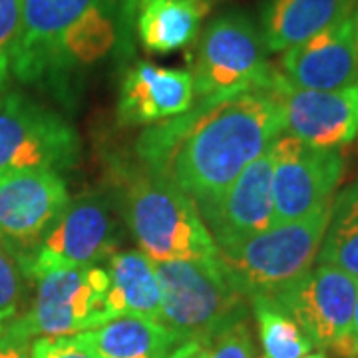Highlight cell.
Instances as JSON below:
<instances>
[{
	"label": "cell",
	"instance_id": "cell-1",
	"mask_svg": "<svg viewBox=\"0 0 358 358\" xmlns=\"http://www.w3.org/2000/svg\"><path fill=\"white\" fill-rule=\"evenodd\" d=\"M282 134L268 92H245L152 124L136 141L141 167L171 181L197 207L219 199Z\"/></svg>",
	"mask_w": 358,
	"mask_h": 358
},
{
	"label": "cell",
	"instance_id": "cell-2",
	"mask_svg": "<svg viewBox=\"0 0 358 358\" xmlns=\"http://www.w3.org/2000/svg\"><path fill=\"white\" fill-rule=\"evenodd\" d=\"M117 0H22L10 76L28 86H68L115 44Z\"/></svg>",
	"mask_w": 358,
	"mask_h": 358
},
{
	"label": "cell",
	"instance_id": "cell-3",
	"mask_svg": "<svg viewBox=\"0 0 358 358\" xmlns=\"http://www.w3.org/2000/svg\"><path fill=\"white\" fill-rule=\"evenodd\" d=\"M124 215L154 263L215 259L217 245L192 197L145 167L128 171Z\"/></svg>",
	"mask_w": 358,
	"mask_h": 358
},
{
	"label": "cell",
	"instance_id": "cell-4",
	"mask_svg": "<svg viewBox=\"0 0 358 358\" xmlns=\"http://www.w3.org/2000/svg\"><path fill=\"white\" fill-rule=\"evenodd\" d=\"M329 215L331 205L307 217L277 223L255 237L217 249L219 261L247 299L275 296L313 268Z\"/></svg>",
	"mask_w": 358,
	"mask_h": 358
},
{
	"label": "cell",
	"instance_id": "cell-5",
	"mask_svg": "<svg viewBox=\"0 0 358 358\" xmlns=\"http://www.w3.org/2000/svg\"><path fill=\"white\" fill-rule=\"evenodd\" d=\"M189 72L197 102H215L265 92L277 68L267 62V46L255 22L243 13H225L195 38Z\"/></svg>",
	"mask_w": 358,
	"mask_h": 358
},
{
	"label": "cell",
	"instance_id": "cell-6",
	"mask_svg": "<svg viewBox=\"0 0 358 358\" xmlns=\"http://www.w3.org/2000/svg\"><path fill=\"white\" fill-rule=\"evenodd\" d=\"M162 285V322L179 341L201 338L247 317V296L219 257L155 263Z\"/></svg>",
	"mask_w": 358,
	"mask_h": 358
},
{
	"label": "cell",
	"instance_id": "cell-7",
	"mask_svg": "<svg viewBox=\"0 0 358 358\" xmlns=\"http://www.w3.org/2000/svg\"><path fill=\"white\" fill-rule=\"evenodd\" d=\"M110 277L103 267L50 268L36 277V296L14 324L28 336H70L112 319Z\"/></svg>",
	"mask_w": 358,
	"mask_h": 358
},
{
	"label": "cell",
	"instance_id": "cell-8",
	"mask_svg": "<svg viewBox=\"0 0 358 358\" xmlns=\"http://www.w3.org/2000/svg\"><path fill=\"white\" fill-rule=\"evenodd\" d=\"M80 162V138L64 117L32 98L0 90V171L62 173Z\"/></svg>",
	"mask_w": 358,
	"mask_h": 358
},
{
	"label": "cell",
	"instance_id": "cell-9",
	"mask_svg": "<svg viewBox=\"0 0 358 358\" xmlns=\"http://www.w3.org/2000/svg\"><path fill=\"white\" fill-rule=\"evenodd\" d=\"M70 205L66 181L44 169L0 171V247L22 273Z\"/></svg>",
	"mask_w": 358,
	"mask_h": 358
},
{
	"label": "cell",
	"instance_id": "cell-10",
	"mask_svg": "<svg viewBox=\"0 0 358 358\" xmlns=\"http://www.w3.org/2000/svg\"><path fill=\"white\" fill-rule=\"evenodd\" d=\"M357 289L355 277L331 265H317L271 299L299 322L317 348L338 358H358L352 345Z\"/></svg>",
	"mask_w": 358,
	"mask_h": 358
},
{
	"label": "cell",
	"instance_id": "cell-11",
	"mask_svg": "<svg viewBox=\"0 0 358 358\" xmlns=\"http://www.w3.org/2000/svg\"><path fill=\"white\" fill-rule=\"evenodd\" d=\"M275 225L289 223L333 203L334 189L345 173L341 150H320L289 134L271 145Z\"/></svg>",
	"mask_w": 358,
	"mask_h": 358
},
{
	"label": "cell",
	"instance_id": "cell-12",
	"mask_svg": "<svg viewBox=\"0 0 358 358\" xmlns=\"http://www.w3.org/2000/svg\"><path fill=\"white\" fill-rule=\"evenodd\" d=\"M117 241V219L110 201L103 195H86L70 201L24 273L36 279L50 268L98 267L114 255Z\"/></svg>",
	"mask_w": 358,
	"mask_h": 358
},
{
	"label": "cell",
	"instance_id": "cell-13",
	"mask_svg": "<svg viewBox=\"0 0 358 358\" xmlns=\"http://www.w3.org/2000/svg\"><path fill=\"white\" fill-rule=\"evenodd\" d=\"M268 92L279 103L282 134L320 150H341L358 136V84L341 90H299L277 68Z\"/></svg>",
	"mask_w": 358,
	"mask_h": 358
},
{
	"label": "cell",
	"instance_id": "cell-14",
	"mask_svg": "<svg viewBox=\"0 0 358 358\" xmlns=\"http://www.w3.org/2000/svg\"><path fill=\"white\" fill-rule=\"evenodd\" d=\"M271 176L273 159L267 152L245 167L219 199L197 207L217 249L255 237L275 225Z\"/></svg>",
	"mask_w": 358,
	"mask_h": 358
},
{
	"label": "cell",
	"instance_id": "cell-15",
	"mask_svg": "<svg viewBox=\"0 0 358 358\" xmlns=\"http://www.w3.org/2000/svg\"><path fill=\"white\" fill-rule=\"evenodd\" d=\"M279 72L299 90L331 92L358 84V52L352 16L285 50Z\"/></svg>",
	"mask_w": 358,
	"mask_h": 358
},
{
	"label": "cell",
	"instance_id": "cell-16",
	"mask_svg": "<svg viewBox=\"0 0 358 358\" xmlns=\"http://www.w3.org/2000/svg\"><path fill=\"white\" fill-rule=\"evenodd\" d=\"M195 103L189 70L138 62L124 76L117 117L126 126H152L181 115Z\"/></svg>",
	"mask_w": 358,
	"mask_h": 358
},
{
	"label": "cell",
	"instance_id": "cell-17",
	"mask_svg": "<svg viewBox=\"0 0 358 358\" xmlns=\"http://www.w3.org/2000/svg\"><path fill=\"white\" fill-rule=\"evenodd\" d=\"M357 0H267L261 13L268 52H285L352 16Z\"/></svg>",
	"mask_w": 358,
	"mask_h": 358
},
{
	"label": "cell",
	"instance_id": "cell-18",
	"mask_svg": "<svg viewBox=\"0 0 358 358\" xmlns=\"http://www.w3.org/2000/svg\"><path fill=\"white\" fill-rule=\"evenodd\" d=\"M78 336L102 358H169L181 345L162 320L122 315Z\"/></svg>",
	"mask_w": 358,
	"mask_h": 358
},
{
	"label": "cell",
	"instance_id": "cell-19",
	"mask_svg": "<svg viewBox=\"0 0 358 358\" xmlns=\"http://www.w3.org/2000/svg\"><path fill=\"white\" fill-rule=\"evenodd\" d=\"M207 13V0H136L141 46L152 54H171L189 46Z\"/></svg>",
	"mask_w": 358,
	"mask_h": 358
},
{
	"label": "cell",
	"instance_id": "cell-20",
	"mask_svg": "<svg viewBox=\"0 0 358 358\" xmlns=\"http://www.w3.org/2000/svg\"><path fill=\"white\" fill-rule=\"evenodd\" d=\"M108 261V307L112 319L134 315L162 320V285L154 261L136 249L114 253Z\"/></svg>",
	"mask_w": 358,
	"mask_h": 358
},
{
	"label": "cell",
	"instance_id": "cell-21",
	"mask_svg": "<svg viewBox=\"0 0 358 358\" xmlns=\"http://www.w3.org/2000/svg\"><path fill=\"white\" fill-rule=\"evenodd\" d=\"M317 265H331L358 281V179L331 203Z\"/></svg>",
	"mask_w": 358,
	"mask_h": 358
},
{
	"label": "cell",
	"instance_id": "cell-22",
	"mask_svg": "<svg viewBox=\"0 0 358 358\" xmlns=\"http://www.w3.org/2000/svg\"><path fill=\"white\" fill-rule=\"evenodd\" d=\"M263 358H301L308 355L315 345L303 333L299 322L271 296H251Z\"/></svg>",
	"mask_w": 358,
	"mask_h": 358
},
{
	"label": "cell",
	"instance_id": "cell-23",
	"mask_svg": "<svg viewBox=\"0 0 358 358\" xmlns=\"http://www.w3.org/2000/svg\"><path fill=\"white\" fill-rule=\"evenodd\" d=\"M169 358H259L247 317L235 320L217 333L185 341Z\"/></svg>",
	"mask_w": 358,
	"mask_h": 358
},
{
	"label": "cell",
	"instance_id": "cell-24",
	"mask_svg": "<svg viewBox=\"0 0 358 358\" xmlns=\"http://www.w3.org/2000/svg\"><path fill=\"white\" fill-rule=\"evenodd\" d=\"M22 296V268L0 247V334L16 319Z\"/></svg>",
	"mask_w": 358,
	"mask_h": 358
},
{
	"label": "cell",
	"instance_id": "cell-25",
	"mask_svg": "<svg viewBox=\"0 0 358 358\" xmlns=\"http://www.w3.org/2000/svg\"><path fill=\"white\" fill-rule=\"evenodd\" d=\"M22 0H0V90L10 76V56L20 28Z\"/></svg>",
	"mask_w": 358,
	"mask_h": 358
},
{
	"label": "cell",
	"instance_id": "cell-26",
	"mask_svg": "<svg viewBox=\"0 0 358 358\" xmlns=\"http://www.w3.org/2000/svg\"><path fill=\"white\" fill-rule=\"evenodd\" d=\"M28 358H102L78 334L70 336H38L32 341Z\"/></svg>",
	"mask_w": 358,
	"mask_h": 358
},
{
	"label": "cell",
	"instance_id": "cell-27",
	"mask_svg": "<svg viewBox=\"0 0 358 358\" xmlns=\"http://www.w3.org/2000/svg\"><path fill=\"white\" fill-rule=\"evenodd\" d=\"M30 338L26 336L14 322L8 324V329L0 334V358H26Z\"/></svg>",
	"mask_w": 358,
	"mask_h": 358
},
{
	"label": "cell",
	"instance_id": "cell-28",
	"mask_svg": "<svg viewBox=\"0 0 358 358\" xmlns=\"http://www.w3.org/2000/svg\"><path fill=\"white\" fill-rule=\"evenodd\" d=\"M352 345L358 352V289H357V301H355V320H352Z\"/></svg>",
	"mask_w": 358,
	"mask_h": 358
},
{
	"label": "cell",
	"instance_id": "cell-29",
	"mask_svg": "<svg viewBox=\"0 0 358 358\" xmlns=\"http://www.w3.org/2000/svg\"><path fill=\"white\" fill-rule=\"evenodd\" d=\"M352 20H355V36H357V52H358V8L355 16H352Z\"/></svg>",
	"mask_w": 358,
	"mask_h": 358
},
{
	"label": "cell",
	"instance_id": "cell-30",
	"mask_svg": "<svg viewBox=\"0 0 358 358\" xmlns=\"http://www.w3.org/2000/svg\"><path fill=\"white\" fill-rule=\"evenodd\" d=\"M301 358H327V355H324V352H308V355H305V357Z\"/></svg>",
	"mask_w": 358,
	"mask_h": 358
}]
</instances>
